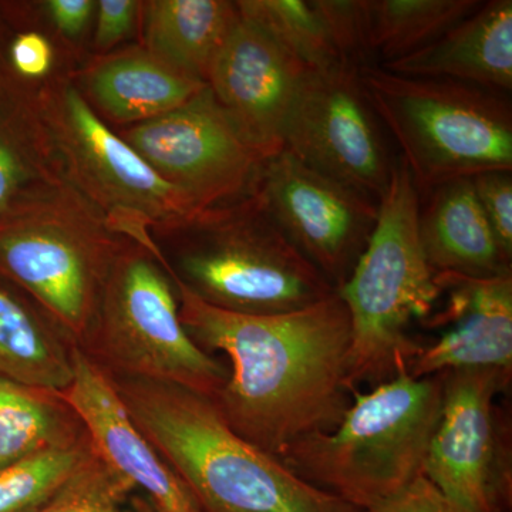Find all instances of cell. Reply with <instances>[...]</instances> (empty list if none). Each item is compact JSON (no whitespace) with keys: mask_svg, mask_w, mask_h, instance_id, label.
Returning a JSON list of instances; mask_svg holds the SVG:
<instances>
[{"mask_svg":"<svg viewBox=\"0 0 512 512\" xmlns=\"http://www.w3.org/2000/svg\"><path fill=\"white\" fill-rule=\"evenodd\" d=\"M480 0H367L370 46L383 64L436 42L481 6Z\"/></svg>","mask_w":512,"mask_h":512,"instance_id":"23","label":"cell"},{"mask_svg":"<svg viewBox=\"0 0 512 512\" xmlns=\"http://www.w3.org/2000/svg\"><path fill=\"white\" fill-rule=\"evenodd\" d=\"M86 436L59 393L0 376V468Z\"/></svg>","mask_w":512,"mask_h":512,"instance_id":"22","label":"cell"},{"mask_svg":"<svg viewBox=\"0 0 512 512\" xmlns=\"http://www.w3.org/2000/svg\"><path fill=\"white\" fill-rule=\"evenodd\" d=\"M237 5L242 18L264 29L311 72L343 64L313 0H245Z\"/></svg>","mask_w":512,"mask_h":512,"instance_id":"24","label":"cell"},{"mask_svg":"<svg viewBox=\"0 0 512 512\" xmlns=\"http://www.w3.org/2000/svg\"><path fill=\"white\" fill-rule=\"evenodd\" d=\"M60 131L67 151L96 194L119 210L173 228H190L210 208L168 183L96 116L82 94L67 87L60 99Z\"/></svg>","mask_w":512,"mask_h":512,"instance_id":"14","label":"cell"},{"mask_svg":"<svg viewBox=\"0 0 512 512\" xmlns=\"http://www.w3.org/2000/svg\"><path fill=\"white\" fill-rule=\"evenodd\" d=\"M12 60L16 70L28 77H40L52 66V47L45 37L25 33L12 46Z\"/></svg>","mask_w":512,"mask_h":512,"instance_id":"31","label":"cell"},{"mask_svg":"<svg viewBox=\"0 0 512 512\" xmlns=\"http://www.w3.org/2000/svg\"><path fill=\"white\" fill-rule=\"evenodd\" d=\"M420 202L419 235L427 262L436 274L473 278L510 275L470 178L433 188Z\"/></svg>","mask_w":512,"mask_h":512,"instance_id":"18","label":"cell"},{"mask_svg":"<svg viewBox=\"0 0 512 512\" xmlns=\"http://www.w3.org/2000/svg\"><path fill=\"white\" fill-rule=\"evenodd\" d=\"M370 106L402 151L420 198L433 188L487 171H512L507 94L446 79L359 69Z\"/></svg>","mask_w":512,"mask_h":512,"instance_id":"5","label":"cell"},{"mask_svg":"<svg viewBox=\"0 0 512 512\" xmlns=\"http://www.w3.org/2000/svg\"><path fill=\"white\" fill-rule=\"evenodd\" d=\"M205 86L150 53L116 57L90 77V90L101 109L114 119L140 123L178 109Z\"/></svg>","mask_w":512,"mask_h":512,"instance_id":"20","label":"cell"},{"mask_svg":"<svg viewBox=\"0 0 512 512\" xmlns=\"http://www.w3.org/2000/svg\"><path fill=\"white\" fill-rule=\"evenodd\" d=\"M444 375L397 376L353 392L338 426L286 448L292 473L359 512L396 497L423 474L439 423Z\"/></svg>","mask_w":512,"mask_h":512,"instance_id":"3","label":"cell"},{"mask_svg":"<svg viewBox=\"0 0 512 512\" xmlns=\"http://www.w3.org/2000/svg\"><path fill=\"white\" fill-rule=\"evenodd\" d=\"M74 343L0 288V376L63 392L73 380Z\"/></svg>","mask_w":512,"mask_h":512,"instance_id":"21","label":"cell"},{"mask_svg":"<svg viewBox=\"0 0 512 512\" xmlns=\"http://www.w3.org/2000/svg\"><path fill=\"white\" fill-rule=\"evenodd\" d=\"M420 194L402 158L394 161L389 187L365 251L339 286L352 325L350 386H376L409 372L423 346L410 325L429 318L441 298L419 235Z\"/></svg>","mask_w":512,"mask_h":512,"instance_id":"4","label":"cell"},{"mask_svg":"<svg viewBox=\"0 0 512 512\" xmlns=\"http://www.w3.org/2000/svg\"><path fill=\"white\" fill-rule=\"evenodd\" d=\"M309 72L264 29L241 16L207 84L238 133L265 161L284 150L286 123Z\"/></svg>","mask_w":512,"mask_h":512,"instance_id":"13","label":"cell"},{"mask_svg":"<svg viewBox=\"0 0 512 512\" xmlns=\"http://www.w3.org/2000/svg\"><path fill=\"white\" fill-rule=\"evenodd\" d=\"M111 380L202 512H359L242 439L208 397L173 383Z\"/></svg>","mask_w":512,"mask_h":512,"instance_id":"2","label":"cell"},{"mask_svg":"<svg viewBox=\"0 0 512 512\" xmlns=\"http://www.w3.org/2000/svg\"><path fill=\"white\" fill-rule=\"evenodd\" d=\"M284 148L320 174L379 202L394 161L359 69L339 64L309 72L285 128Z\"/></svg>","mask_w":512,"mask_h":512,"instance_id":"8","label":"cell"},{"mask_svg":"<svg viewBox=\"0 0 512 512\" xmlns=\"http://www.w3.org/2000/svg\"><path fill=\"white\" fill-rule=\"evenodd\" d=\"M124 141L164 180L190 192L205 208L251 194L264 163L208 84L178 109L138 123Z\"/></svg>","mask_w":512,"mask_h":512,"instance_id":"10","label":"cell"},{"mask_svg":"<svg viewBox=\"0 0 512 512\" xmlns=\"http://www.w3.org/2000/svg\"><path fill=\"white\" fill-rule=\"evenodd\" d=\"M443 375L440 419L423 476L464 512H503L510 485L500 463L494 402L511 373L461 369Z\"/></svg>","mask_w":512,"mask_h":512,"instance_id":"11","label":"cell"},{"mask_svg":"<svg viewBox=\"0 0 512 512\" xmlns=\"http://www.w3.org/2000/svg\"><path fill=\"white\" fill-rule=\"evenodd\" d=\"M137 3L133 0H101L96 42L101 49L119 43L133 28Z\"/></svg>","mask_w":512,"mask_h":512,"instance_id":"30","label":"cell"},{"mask_svg":"<svg viewBox=\"0 0 512 512\" xmlns=\"http://www.w3.org/2000/svg\"><path fill=\"white\" fill-rule=\"evenodd\" d=\"M251 194L335 289L355 268L379 215V202L313 170L285 148L262 163Z\"/></svg>","mask_w":512,"mask_h":512,"instance_id":"9","label":"cell"},{"mask_svg":"<svg viewBox=\"0 0 512 512\" xmlns=\"http://www.w3.org/2000/svg\"><path fill=\"white\" fill-rule=\"evenodd\" d=\"M137 491L92 450L55 497L37 512H153L151 507L137 504Z\"/></svg>","mask_w":512,"mask_h":512,"instance_id":"26","label":"cell"},{"mask_svg":"<svg viewBox=\"0 0 512 512\" xmlns=\"http://www.w3.org/2000/svg\"><path fill=\"white\" fill-rule=\"evenodd\" d=\"M180 278L202 301L247 315H275L336 291L269 217L255 195L210 208L191 225Z\"/></svg>","mask_w":512,"mask_h":512,"instance_id":"6","label":"cell"},{"mask_svg":"<svg viewBox=\"0 0 512 512\" xmlns=\"http://www.w3.org/2000/svg\"><path fill=\"white\" fill-rule=\"evenodd\" d=\"M476 191L478 204L501 252L512 259V171H487L470 178Z\"/></svg>","mask_w":512,"mask_h":512,"instance_id":"28","label":"cell"},{"mask_svg":"<svg viewBox=\"0 0 512 512\" xmlns=\"http://www.w3.org/2000/svg\"><path fill=\"white\" fill-rule=\"evenodd\" d=\"M190 338L231 362L215 407L235 433L279 458L292 444L329 433L345 416L352 325L338 291L296 311L247 315L215 308L175 278Z\"/></svg>","mask_w":512,"mask_h":512,"instance_id":"1","label":"cell"},{"mask_svg":"<svg viewBox=\"0 0 512 512\" xmlns=\"http://www.w3.org/2000/svg\"><path fill=\"white\" fill-rule=\"evenodd\" d=\"M365 512H464L421 474L406 490Z\"/></svg>","mask_w":512,"mask_h":512,"instance_id":"29","label":"cell"},{"mask_svg":"<svg viewBox=\"0 0 512 512\" xmlns=\"http://www.w3.org/2000/svg\"><path fill=\"white\" fill-rule=\"evenodd\" d=\"M328 26L340 62L348 66H377L370 46L367 0H313Z\"/></svg>","mask_w":512,"mask_h":512,"instance_id":"27","label":"cell"},{"mask_svg":"<svg viewBox=\"0 0 512 512\" xmlns=\"http://www.w3.org/2000/svg\"><path fill=\"white\" fill-rule=\"evenodd\" d=\"M23 181L19 157L6 141L0 138V212L8 207Z\"/></svg>","mask_w":512,"mask_h":512,"instance_id":"33","label":"cell"},{"mask_svg":"<svg viewBox=\"0 0 512 512\" xmlns=\"http://www.w3.org/2000/svg\"><path fill=\"white\" fill-rule=\"evenodd\" d=\"M446 306L434 316V326L446 332L423 348L409 367V375H441L461 369L512 367V276L473 278L436 274Z\"/></svg>","mask_w":512,"mask_h":512,"instance_id":"16","label":"cell"},{"mask_svg":"<svg viewBox=\"0 0 512 512\" xmlns=\"http://www.w3.org/2000/svg\"><path fill=\"white\" fill-rule=\"evenodd\" d=\"M73 380L60 392L82 421L93 450L143 494L153 512H202L173 467L138 429L111 377L74 346Z\"/></svg>","mask_w":512,"mask_h":512,"instance_id":"15","label":"cell"},{"mask_svg":"<svg viewBox=\"0 0 512 512\" xmlns=\"http://www.w3.org/2000/svg\"><path fill=\"white\" fill-rule=\"evenodd\" d=\"M47 8L60 32L77 36L89 23L96 3L92 0H50Z\"/></svg>","mask_w":512,"mask_h":512,"instance_id":"32","label":"cell"},{"mask_svg":"<svg viewBox=\"0 0 512 512\" xmlns=\"http://www.w3.org/2000/svg\"><path fill=\"white\" fill-rule=\"evenodd\" d=\"M113 261L74 224L46 220L0 231V271L26 289L79 348Z\"/></svg>","mask_w":512,"mask_h":512,"instance_id":"12","label":"cell"},{"mask_svg":"<svg viewBox=\"0 0 512 512\" xmlns=\"http://www.w3.org/2000/svg\"><path fill=\"white\" fill-rule=\"evenodd\" d=\"M92 450L86 436L72 446L0 468V512H37L45 507Z\"/></svg>","mask_w":512,"mask_h":512,"instance_id":"25","label":"cell"},{"mask_svg":"<svg viewBox=\"0 0 512 512\" xmlns=\"http://www.w3.org/2000/svg\"><path fill=\"white\" fill-rule=\"evenodd\" d=\"M241 19L225 0H156L146 6L148 52L192 79L208 82L212 64Z\"/></svg>","mask_w":512,"mask_h":512,"instance_id":"19","label":"cell"},{"mask_svg":"<svg viewBox=\"0 0 512 512\" xmlns=\"http://www.w3.org/2000/svg\"><path fill=\"white\" fill-rule=\"evenodd\" d=\"M80 349L111 377L173 383L214 400L229 370L180 319L173 285L143 251L117 256Z\"/></svg>","mask_w":512,"mask_h":512,"instance_id":"7","label":"cell"},{"mask_svg":"<svg viewBox=\"0 0 512 512\" xmlns=\"http://www.w3.org/2000/svg\"><path fill=\"white\" fill-rule=\"evenodd\" d=\"M403 76L446 79L507 94L512 89V2L490 0L436 42L383 64Z\"/></svg>","mask_w":512,"mask_h":512,"instance_id":"17","label":"cell"}]
</instances>
